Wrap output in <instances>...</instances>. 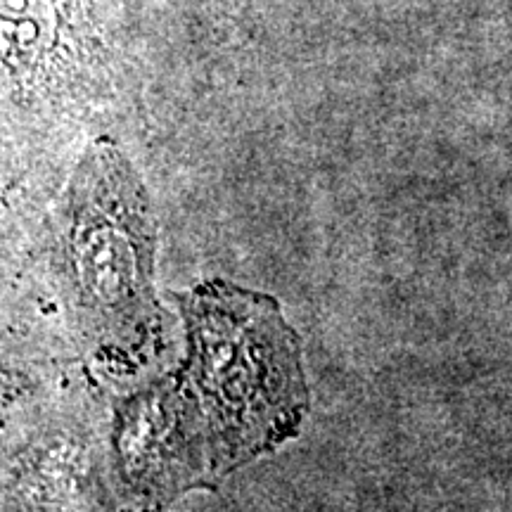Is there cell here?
Returning <instances> with one entry per match:
<instances>
[{"label": "cell", "mask_w": 512, "mask_h": 512, "mask_svg": "<svg viewBox=\"0 0 512 512\" xmlns=\"http://www.w3.org/2000/svg\"><path fill=\"white\" fill-rule=\"evenodd\" d=\"M188 361L164 382L197 463L238 465L297 432L306 387L294 332L278 304L211 283L181 299Z\"/></svg>", "instance_id": "1"}, {"label": "cell", "mask_w": 512, "mask_h": 512, "mask_svg": "<svg viewBox=\"0 0 512 512\" xmlns=\"http://www.w3.org/2000/svg\"><path fill=\"white\" fill-rule=\"evenodd\" d=\"M155 226L145 188L112 145L93 147L69 185L62 266L86 328L140 335L150 323Z\"/></svg>", "instance_id": "2"}]
</instances>
